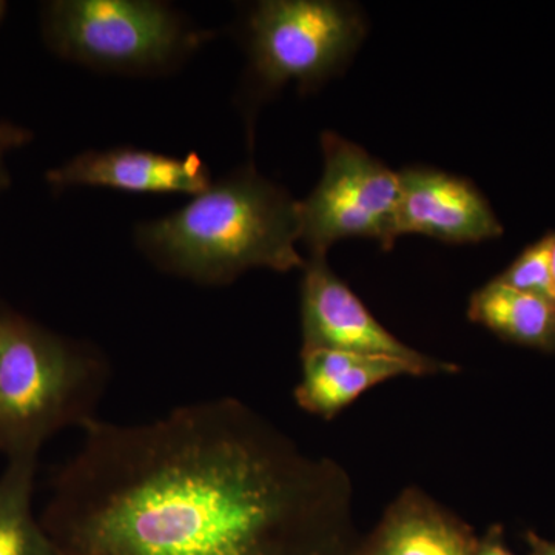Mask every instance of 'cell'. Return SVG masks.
<instances>
[{
    "mask_svg": "<svg viewBox=\"0 0 555 555\" xmlns=\"http://www.w3.org/2000/svg\"><path fill=\"white\" fill-rule=\"evenodd\" d=\"M38 456L10 459L0 476V555H60L33 514Z\"/></svg>",
    "mask_w": 555,
    "mask_h": 555,
    "instance_id": "4fadbf2b",
    "label": "cell"
},
{
    "mask_svg": "<svg viewBox=\"0 0 555 555\" xmlns=\"http://www.w3.org/2000/svg\"><path fill=\"white\" fill-rule=\"evenodd\" d=\"M30 134L20 127L0 124V150L20 147L28 141Z\"/></svg>",
    "mask_w": 555,
    "mask_h": 555,
    "instance_id": "2e32d148",
    "label": "cell"
},
{
    "mask_svg": "<svg viewBox=\"0 0 555 555\" xmlns=\"http://www.w3.org/2000/svg\"><path fill=\"white\" fill-rule=\"evenodd\" d=\"M473 528L420 489H404L357 555H476Z\"/></svg>",
    "mask_w": 555,
    "mask_h": 555,
    "instance_id": "30bf717a",
    "label": "cell"
},
{
    "mask_svg": "<svg viewBox=\"0 0 555 555\" xmlns=\"http://www.w3.org/2000/svg\"><path fill=\"white\" fill-rule=\"evenodd\" d=\"M366 36V21L352 3L334 0H266L247 21L250 69L272 91L298 83L315 89L345 68Z\"/></svg>",
    "mask_w": 555,
    "mask_h": 555,
    "instance_id": "5b68a950",
    "label": "cell"
},
{
    "mask_svg": "<svg viewBox=\"0 0 555 555\" xmlns=\"http://www.w3.org/2000/svg\"><path fill=\"white\" fill-rule=\"evenodd\" d=\"M107 379L96 350L0 312V452L38 456L60 430L94 416Z\"/></svg>",
    "mask_w": 555,
    "mask_h": 555,
    "instance_id": "3957f363",
    "label": "cell"
},
{
    "mask_svg": "<svg viewBox=\"0 0 555 555\" xmlns=\"http://www.w3.org/2000/svg\"><path fill=\"white\" fill-rule=\"evenodd\" d=\"M40 516L60 555H357L345 467L235 398L93 418Z\"/></svg>",
    "mask_w": 555,
    "mask_h": 555,
    "instance_id": "6da1fadb",
    "label": "cell"
},
{
    "mask_svg": "<svg viewBox=\"0 0 555 555\" xmlns=\"http://www.w3.org/2000/svg\"><path fill=\"white\" fill-rule=\"evenodd\" d=\"M302 377L295 389L298 406L321 418H335L358 397L389 379L420 377L397 358L332 349H301Z\"/></svg>",
    "mask_w": 555,
    "mask_h": 555,
    "instance_id": "8fae6325",
    "label": "cell"
},
{
    "mask_svg": "<svg viewBox=\"0 0 555 555\" xmlns=\"http://www.w3.org/2000/svg\"><path fill=\"white\" fill-rule=\"evenodd\" d=\"M398 177V236L420 233L443 243L467 244L503 235L491 204L469 179L430 167H408Z\"/></svg>",
    "mask_w": 555,
    "mask_h": 555,
    "instance_id": "ba28073f",
    "label": "cell"
},
{
    "mask_svg": "<svg viewBox=\"0 0 555 555\" xmlns=\"http://www.w3.org/2000/svg\"><path fill=\"white\" fill-rule=\"evenodd\" d=\"M476 555H516L506 545L505 532L500 525H492L483 537H478Z\"/></svg>",
    "mask_w": 555,
    "mask_h": 555,
    "instance_id": "9a60e30c",
    "label": "cell"
},
{
    "mask_svg": "<svg viewBox=\"0 0 555 555\" xmlns=\"http://www.w3.org/2000/svg\"><path fill=\"white\" fill-rule=\"evenodd\" d=\"M0 152H2V150H0ZM9 184H10L9 171H7L5 164H3V160H2V155H0V192H2V190H5L7 188H9Z\"/></svg>",
    "mask_w": 555,
    "mask_h": 555,
    "instance_id": "ac0fdd59",
    "label": "cell"
},
{
    "mask_svg": "<svg viewBox=\"0 0 555 555\" xmlns=\"http://www.w3.org/2000/svg\"><path fill=\"white\" fill-rule=\"evenodd\" d=\"M495 280L525 294L555 301L553 270H551V233L525 248L520 257Z\"/></svg>",
    "mask_w": 555,
    "mask_h": 555,
    "instance_id": "5bb4252c",
    "label": "cell"
},
{
    "mask_svg": "<svg viewBox=\"0 0 555 555\" xmlns=\"http://www.w3.org/2000/svg\"><path fill=\"white\" fill-rule=\"evenodd\" d=\"M321 147L323 177L308 198L299 201L301 241L310 258H326L328 248L352 236L392 248L398 238V173L332 131L323 133Z\"/></svg>",
    "mask_w": 555,
    "mask_h": 555,
    "instance_id": "8992f818",
    "label": "cell"
},
{
    "mask_svg": "<svg viewBox=\"0 0 555 555\" xmlns=\"http://www.w3.org/2000/svg\"><path fill=\"white\" fill-rule=\"evenodd\" d=\"M134 240L160 270L201 284L232 283L250 269H305L299 201L243 167L167 217L144 222Z\"/></svg>",
    "mask_w": 555,
    "mask_h": 555,
    "instance_id": "7a4b0ae2",
    "label": "cell"
},
{
    "mask_svg": "<svg viewBox=\"0 0 555 555\" xmlns=\"http://www.w3.org/2000/svg\"><path fill=\"white\" fill-rule=\"evenodd\" d=\"M5 11H7V3L2 2V0H0V21H2L3 16H5Z\"/></svg>",
    "mask_w": 555,
    "mask_h": 555,
    "instance_id": "ffe728a7",
    "label": "cell"
},
{
    "mask_svg": "<svg viewBox=\"0 0 555 555\" xmlns=\"http://www.w3.org/2000/svg\"><path fill=\"white\" fill-rule=\"evenodd\" d=\"M43 31L65 60L124 73L171 68L208 39L177 11L150 0L50 2Z\"/></svg>",
    "mask_w": 555,
    "mask_h": 555,
    "instance_id": "277c9868",
    "label": "cell"
},
{
    "mask_svg": "<svg viewBox=\"0 0 555 555\" xmlns=\"http://www.w3.org/2000/svg\"><path fill=\"white\" fill-rule=\"evenodd\" d=\"M525 540L529 550L528 555H555V539H545L534 531H528Z\"/></svg>",
    "mask_w": 555,
    "mask_h": 555,
    "instance_id": "e0dca14e",
    "label": "cell"
},
{
    "mask_svg": "<svg viewBox=\"0 0 555 555\" xmlns=\"http://www.w3.org/2000/svg\"><path fill=\"white\" fill-rule=\"evenodd\" d=\"M302 270V349L397 358L411 364L420 377L459 371L456 364L427 357L393 337L328 268L326 258H310Z\"/></svg>",
    "mask_w": 555,
    "mask_h": 555,
    "instance_id": "52a82bcc",
    "label": "cell"
},
{
    "mask_svg": "<svg viewBox=\"0 0 555 555\" xmlns=\"http://www.w3.org/2000/svg\"><path fill=\"white\" fill-rule=\"evenodd\" d=\"M551 270H553V281L555 287V232L551 233Z\"/></svg>",
    "mask_w": 555,
    "mask_h": 555,
    "instance_id": "d6986e66",
    "label": "cell"
},
{
    "mask_svg": "<svg viewBox=\"0 0 555 555\" xmlns=\"http://www.w3.org/2000/svg\"><path fill=\"white\" fill-rule=\"evenodd\" d=\"M47 181L56 189L107 188L129 193H189L210 188V171L198 155L177 158L138 149L86 152L49 171Z\"/></svg>",
    "mask_w": 555,
    "mask_h": 555,
    "instance_id": "9c48e42d",
    "label": "cell"
},
{
    "mask_svg": "<svg viewBox=\"0 0 555 555\" xmlns=\"http://www.w3.org/2000/svg\"><path fill=\"white\" fill-rule=\"evenodd\" d=\"M467 317L496 337L555 353V301L505 286L495 278L469 299Z\"/></svg>",
    "mask_w": 555,
    "mask_h": 555,
    "instance_id": "7c38bea8",
    "label": "cell"
}]
</instances>
